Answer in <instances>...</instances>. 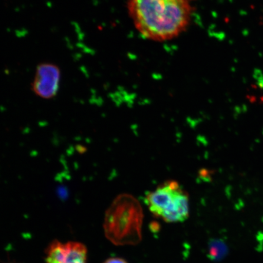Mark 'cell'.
I'll list each match as a JSON object with an SVG mask.
<instances>
[{"label": "cell", "mask_w": 263, "mask_h": 263, "mask_svg": "<svg viewBox=\"0 0 263 263\" xmlns=\"http://www.w3.org/2000/svg\"><path fill=\"white\" fill-rule=\"evenodd\" d=\"M195 0H127L128 14L135 28L148 40L165 42L189 27Z\"/></svg>", "instance_id": "obj_1"}, {"label": "cell", "mask_w": 263, "mask_h": 263, "mask_svg": "<svg viewBox=\"0 0 263 263\" xmlns=\"http://www.w3.org/2000/svg\"><path fill=\"white\" fill-rule=\"evenodd\" d=\"M143 221L139 202L134 196L123 194L114 200L105 214V235L115 245H137L142 239Z\"/></svg>", "instance_id": "obj_2"}, {"label": "cell", "mask_w": 263, "mask_h": 263, "mask_svg": "<svg viewBox=\"0 0 263 263\" xmlns=\"http://www.w3.org/2000/svg\"><path fill=\"white\" fill-rule=\"evenodd\" d=\"M145 202L149 211L164 222H182L189 218V196L176 181H166L148 193Z\"/></svg>", "instance_id": "obj_3"}, {"label": "cell", "mask_w": 263, "mask_h": 263, "mask_svg": "<svg viewBox=\"0 0 263 263\" xmlns=\"http://www.w3.org/2000/svg\"><path fill=\"white\" fill-rule=\"evenodd\" d=\"M61 76L57 65L49 63L39 65L31 85L33 92L46 100L55 97L59 89Z\"/></svg>", "instance_id": "obj_4"}, {"label": "cell", "mask_w": 263, "mask_h": 263, "mask_svg": "<svg viewBox=\"0 0 263 263\" xmlns=\"http://www.w3.org/2000/svg\"><path fill=\"white\" fill-rule=\"evenodd\" d=\"M87 249L78 242L54 241L49 246L46 263H87Z\"/></svg>", "instance_id": "obj_5"}, {"label": "cell", "mask_w": 263, "mask_h": 263, "mask_svg": "<svg viewBox=\"0 0 263 263\" xmlns=\"http://www.w3.org/2000/svg\"><path fill=\"white\" fill-rule=\"evenodd\" d=\"M213 255L217 258H222L226 254L227 248L223 243H215L213 247Z\"/></svg>", "instance_id": "obj_6"}, {"label": "cell", "mask_w": 263, "mask_h": 263, "mask_svg": "<svg viewBox=\"0 0 263 263\" xmlns=\"http://www.w3.org/2000/svg\"><path fill=\"white\" fill-rule=\"evenodd\" d=\"M253 77L256 81L258 86L263 90V73L259 68H255Z\"/></svg>", "instance_id": "obj_7"}, {"label": "cell", "mask_w": 263, "mask_h": 263, "mask_svg": "<svg viewBox=\"0 0 263 263\" xmlns=\"http://www.w3.org/2000/svg\"><path fill=\"white\" fill-rule=\"evenodd\" d=\"M103 263H128L125 259L120 258H110Z\"/></svg>", "instance_id": "obj_8"}, {"label": "cell", "mask_w": 263, "mask_h": 263, "mask_svg": "<svg viewBox=\"0 0 263 263\" xmlns=\"http://www.w3.org/2000/svg\"><path fill=\"white\" fill-rule=\"evenodd\" d=\"M230 1H231V2H232V0H230Z\"/></svg>", "instance_id": "obj_9"}]
</instances>
